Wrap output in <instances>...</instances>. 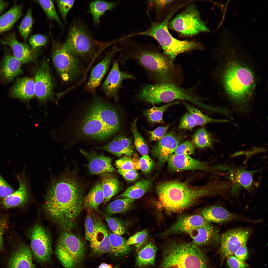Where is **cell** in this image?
Returning <instances> with one entry per match:
<instances>
[{"mask_svg": "<svg viewBox=\"0 0 268 268\" xmlns=\"http://www.w3.org/2000/svg\"><path fill=\"white\" fill-rule=\"evenodd\" d=\"M157 249L153 242L150 241L146 243L138 253L136 260L137 266L143 267L154 264Z\"/></svg>", "mask_w": 268, "mask_h": 268, "instance_id": "8d00e7d4", "label": "cell"}, {"mask_svg": "<svg viewBox=\"0 0 268 268\" xmlns=\"http://www.w3.org/2000/svg\"><path fill=\"white\" fill-rule=\"evenodd\" d=\"M119 59L113 60L111 70L101 87L106 96L113 99L116 102L119 99V93L123 81L133 79L135 77L129 72L122 71L119 68Z\"/></svg>", "mask_w": 268, "mask_h": 268, "instance_id": "2e32d148", "label": "cell"}, {"mask_svg": "<svg viewBox=\"0 0 268 268\" xmlns=\"http://www.w3.org/2000/svg\"><path fill=\"white\" fill-rule=\"evenodd\" d=\"M169 27L186 35H191L209 30L201 19L197 8L190 5L177 15L169 23Z\"/></svg>", "mask_w": 268, "mask_h": 268, "instance_id": "8fae6325", "label": "cell"}, {"mask_svg": "<svg viewBox=\"0 0 268 268\" xmlns=\"http://www.w3.org/2000/svg\"><path fill=\"white\" fill-rule=\"evenodd\" d=\"M119 57L122 64L131 60L136 61L155 84L174 83L173 62L152 44L142 43L129 38L124 39Z\"/></svg>", "mask_w": 268, "mask_h": 268, "instance_id": "277c9868", "label": "cell"}, {"mask_svg": "<svg viewBox=\"0 0 268 268\" xmlns=\"http://www.w3.org/2000/svg\"><path fill=\"white\" fill-rule=\"evenodd\" d=\"M234 256L239 259L244 261L247 258L248 252L246 245L241 247L235 253Z\"/></svg>", "mask_w": 268, "mask_h": 268, "instance_id": "94428289", "label": "cell"}, {"mask_svg": "<svg viewBox=\"0 0 268 268\" xmlns=\"http://www.w3.org/2000/svg\"><path fill=\"white\" fill-rule=\"evenodd\" d=\"M191 237L192 243L200 247L220 242L218 230L208 222L196 228L187 233Z\"/></svg>", "mask_w": 268, "mask_h": 268, "instance_id": "d4e9b609", "label": "cell"}, {"mask_svg": "<svg viewBox=\"0 0 268 268\" xmlns=\"http://www.w3.org/2000/svg\"><path fill=\"white\" fill-rule=\"evenodd\" d=\"M113 268L112 267V268Z\"/></svg>", "mask_w": 268, "mask_h": 268, "instance_id": "03108f58", "label": "cell"}, {"mask_svg": "<svg viewBox=\"0 0 268 268\" xmlns=\"http://www.w3.org/2000/svg\"><path fill=\"white\" fill-rule=\"evenodd\" d=\"M43 9L48 18L55 20L60 26L62 23L56 12L54 2L51 0L37 1Z\"/></svg>", "mask_w": 268, "mask_h": 268, "instance_id": "bcb514c9", "label": "cell"}, {"mask_svg": "<svg viewBox=\"0 0 268 268\" xmlns=\"http://www.w3.org/2000/svg\"><path fill=\"white\" fill-rule=\"evenodd\" d=\"M227 264L229 268H246L244 262L236 257L234 255L227 258Z\"/></svg>", "mask_w": 268, "mask_h": 268, "instance_id": "680465c9", "label": "cell"}, {"mask_svg": "<svg viewBox=\"0 0 268 268\" xmlns=\"http://www.w3.org/2000/svg\"><path fill=\"white\" fill-rule=\"evenodd\" d=\"M112 267L110 264L103 263L99 266L98 268H111Z\"/></svg>", "mask_w": 268, "mask_h": 268, "instance_id": "e7e4bbea", "label": "cell"}, {"mask_svg": "<svg viewBox=\"0 0 268 268\" xmlns=\"http://www.w3.org/2000/svg\"><path fill=\"white\" fill-rule=\"evenodd\" d=\"M118 171L126 180L133 181L138 177V174L136 170L135 169L123 170L118 169Z\"/></svg>", "mask_w": 268, "mask_h": 268, "instance_id": "91938a15", "label": "cell"}, {"mask_svg": "<svg viewBox=\"0 0 268 268\" xmlns=\"http://www.w3.org/2000/svg\"><path fill=\"white\" fill-rule=\"evenodd\" d=\"M227 170L226 177L232 184L230 191L232 195L237 193L241 188L249 193L252 192L254 185L253 171L247 170L244 167L229 168Z\"/></svg>", "mask_w": 268, "mask_h": 268, "instance_id": "d6986e66", "label": "cell"}, {"mask_svg": "<svg viewBox=\"0 0 268 268\" xmlns=\"http://www.w3.org/2000/svg\"><path fill=\"white\" fill-rule=\"evenodd\" d=\"M137 118L134 120L131 125V130L134 140V143L138 151L143 155H147L148 152V146L138 130L136 122Z\"/></svg>", "mask_w": 268, "mask_h": 268, "instance_id": "7bdbcfd3", "label": "cell"}, {"mask_svg": "<svg viewBox=\"0 0 268 268\" xmlns=\"http://www.w3.org/2000/svg\"><path fill=\"white\" fill-rule=\"evenodd\" d=\"M182 103L188 110L189 113L195 121L197 125L202 126L210 123L229 122V121L226 120H218L211 118L186 101H183Z\"/></svg>", "mask_w": 268, "mask_h": 268, "instance_id": "ab89813d", "label": "cell"}, {"mask_svg": "<svg viewBox=\"0 0 268 268\" xmlns=\"http://www.w3.org/2000/svg\"><path fill=\"white\" fill-rule=\"evenodd\" d=\"M194 151L193 144L187 140L180 144L175 150L174 154L190 156L193 154Z\"/></svg>", "mask_w": 268, "mask_h": 268, "instance_id": "681fc988", "label": "cell"}, {"mask_svg": "<svg viewBox=\"0 0 268 268\" xmlns=\"http://www.w3.org/2000/svg\"><path fill=\"white\" fill-rule=\"evenodd\" d=\"M8 4L7 2L4 0H0V15L3 10L7 7Z\"/></svg>", "mask_w": 268, "mask_h": 268, "instance_id": "be15d7a7", "label": "cell"}, {"mask_svg": "<svg viewBox=\"0 0 268 268\" xmlns=\"http://www.w3.org/2000/svg\"><path fill=\"white\" fill-rule=\"evenodd\" d=\"M202 216L204 219L210 223H223L235 221H243L256 223L257 220L231 212L223 207L213 206L207 207L201 211Z\"/></svg>", "mask_w": 268, "mask_h": 268, "instance_id": "7402d4cb", "label": "cell"}, {"mask_svg": "<svg viewBox=\"0 0 268 268\" xmlns=\"http://www.w3.org/2000/svg\"><path fill=\"white\" fill-rule=\"evenodd\" d=\"M32 258L29 247L21 244L12 254L9 261V268H35Z\"/></svg>", "mask_w": 268, "mask_h": 268, "instance_id": "f1b7e54d", "label": "cell"}, {"mask_svg": "<svg viewBox=\"0 0 268 268\" xmlns=\"http://www.w3.org/2000/svg\"><path fill=\"white\" fill-rule=\"evenodd\" d=\"M104 196L101 182L97 183L92 188L85 197L83 207L88 210L99 211V207L103 202Z\"/></svg>", "mask_w": 268, "mask_h": 268, "instance_id": "d6a6232c", "label": "cell"}, {"mask_svg": "<svg viewBox=\"0 0 268 268\" xmlns=\"http://www.w3.org/2000/svg\"><path fill=\"white\" fill-rule=\"evenodd\" d=\"M101 214L104 217L113 233L121 235L127 232L126 225L122 221L115 217Z\"/></svg>", "mask_w": 268, "mask_h": 268, "instance_id": "ee69618b", "label": "cell"}, {"mask_svg": "<svg viewBox=\"0 0 268 268\" xmlns=\"http://www.w3.org/2000/svg\"><path fill=\"white\" fill-rule=\"evenodd\" d=\"M167 161L168 168L173 172L194 170L214 171V167H211L208 163L198 160L190 156L173 154Z\"/></svg>", "mask_w": 268, "mask_h": 268, "instance_id": "e0dca14e", "label": "cell"}, {"mask_svg": "<svg viewBox=\"0 0 268 268\" xmlns=\"http://www.w3.org/2000/svg\"><path fill=\"white\" fill-rule=\"evenodd\" d=\"M227 186L223 180L212 181L200 186H193L177 180L168 181L156 188L160 204L166 210L178 212L189 208L201 198L225 194Z\"/></svg>", "mask_w": 268, "mask_h": 268, "instance_id": "3957f363", "label": "cell"}, {"mask_svg": "<svg viewBox=\"0 0 268 268\" xmlns=\"http://www.w3.org/2000/svg\"><path fill=\"white\" fill-rule=\"evenodd\" d=\"M7 224L6 218L4 217H0V249L2 245L3 235Z\"/></svg>", "mask_w": 268, "mask_h": 268, "instance_id": "6125c7cd", "label": "cell"}, {"mask_svg": "<svg viewBox=\"0 0 268 268\" xmlns=\"http://www.w3.org/2000/svg\"><path fill=\"white\" fill-rule=\"evenodd\" d=\"M85 189L75 175L68 172L54 179L48 188L44 209L66 231L73 228L83 208Z\"/></svg>", "mask_w": 268, "mask_h": 268, "instance_id": "7a4b0ae2", "label": "cell"}, {"mask_svg": "<svg viewBox=\"0 0 268 268\" xmlns=\"http://www.w3.org/2000/svg\"><path fill=\"white\" fill-rule=\"evenodd\" d=\"M160 268H210L207 258L200 247L192 243L174 241L164 251Z\"/></svg>", "mask_w": 268, "mask_h": 268, "instance_id": "5b68a950", "label": "cell"}, {"mask_svg": "<svg viewBox=\"0 0 268 268\" xmlns=\"http://www.w3.org/2000/svg\"><path fill=\"white\" fill-rule=\"evenodd\" d=\"M177 94L175 83H165L145 85L139 91L137 97L147 103L155 104L174 101Z\"/></svg>", "mask_w": 268, "mask_h": 268, "instance_id": "7c38bea8", "label": "cell"}, {"mask_svg": "<svg viewBox=\"0 0 268 268\" xmlns=\"http://www.w3.org/2000/svg\"><path fill=\"white\" fill-rule=\"evenodd\" d=\"M197 125L189 113H187L181 118L179 125L180 130L187 129L191 130Z\"/></svg>", "mask_w": 268, "mask_h": 268, "instance_id": "816d5d0a", "label": "cell"}, {"mask_svg": "<svg viewBox=\"0 0 268 268\" xmlns=\"http://www.w3.org/2000/svg\"><path fill=\"white\" fill-rule=\"evenodd\" d=\"M94 148L107 151L118 157L124 155L130 157L134 153L132 139L122 134L115 136L107 143L95 147Z\"/></svg>", "mask_w": 268, "mask_h": 268, "instance_id": "4316f807", "label": "cell"}, {"mask_svg": "<svg viewBox=\"0 0 268 268\" xmlns=\"http://www.w3.org/2000/svg\"><path fill=\"white\" fill-rule=\"evenodd\" d=\"M149 237L147 231L145 230L136 233L130 237L127 241L128 245L135 244L139 247L147 240Z\"/></svg>", "mask_w": 268, "mask_h": 268, "instance_id": "c3c4849f", "label": "cell"}, {"mask_svg": "<svg viewBox=\"0 0 268 268\" xmlns=\"http://www.w3.org/2000/svg\"><path fill=\"white\" fill-rule=\"evenodd\" d=\"M140 169L143 172L148 173L153 168L154 163L151 158L148 155H143L139 160Z\"/></svg>", "mask_w": 268, "mask_h": 268, "instance_id": "db71d44e", "label": "cell"}, {"mask_svg": "<svg viewBox=\"0 0 268 268\" xmlns=\"http://www.w3.org/2000/svg\"><path fill=\"white\" fill-rule=\"evenodd\" d=\"M194 145L201 148L212 146L213 140L210 134L203 128L198 129L193 135Z\"/></svg>", "mask_w": 268, "mask_h": 268, "instance_id": "b9f144b4", "label": "cell"}, {"mask_svg": "<svg viewBox=\"0 0 268 268\" xmlns=\"http://www.w3.org/2000/svg\"><path fill=\"white\" fill-rule=\"evenodd\" d=\"M172 14L167 15L161 22H152L147 29L136 33L135 35L148 36L154 38L161 46L164 54L173 62L179 54L198 48L199 46L192 41L177 39L171 35L168 30V24Z\"/></svg>", "mask_w": 268, "mask_h": 268, "instance_id": "8992f818", "label": "cell"}, {"mask_svg": "<svg viewBox=\"0 0 268 268\" xmlns=\"http://www.w3.org/2000/svg\"><path fill=\"white\" fill-rule=\"evenodd\" d=\"M85 251L83 242L66 231L61 235L56 247V254L65 268H73L83 259Z\"/></svg>", "mask_w": 268, "mask_h": 268, "instance_id": "9c48e42d", "label": "cell"}, {"mask_svg": "<svg viewBox=\"0 0 268 268\" xmlns=\"http://www.w3.org/2000/svg\"><path fill=\"white\" fill-rule=\"evenodd\" d=\"M47 41L46 37L41 34L32 35L29 40V42L31 48L33 49H35L39 47L45 45Z\"/></svg>", "mask_w": 268, "mask_h": 268, "instance_id": "9f6ffc18", "label": "cell"}, {"mask_svg": "<svg viewBox=\"0 0 268 268\" xmlns=\"http://www.w3.org/2000/svg\"><path fill=\"white\" fill-rule=\"evenodd\" d=\"M22 63L14 56L6 54L4 58L2 69L3 78L7 81H11L15 76L21 73Z\"/></svg>", "mask_w": 268, "mask_h": 268, "instance_id": "836d02e7", "label": "cell"}, {"mask_svg": "<svg viewBox=\"0 0 268 268\" xmlns=\"http://www.w3.org/2000/svg\"><path fill=\"white\" fill-rule=\"evenodd\" d=\"M223 81L227 93L237 102H243L248 99L254 87V78L252 71L236 62L230 64L227 68Z\"/></svg>", "mask_w": 268, "mask_h": 268, "instance_id": "52a82bcc", "label": "cell"}, {"mask_svg": "<svg viewBox=\"0 0 268 268\" xmlns=\"http://www.w3.org/2000/svg\"><path fill=\"white\" fill-rule=\"evenodd\" d=\"M183 139L181 135L172 131L165 135L153 146L152 153L158 159L160 165H163L167 161Z\"/></svg>", "mask_w": 268, "mask_h": 268, "instance_id": "ac0fdd59", "label": "cell"}, {"mask_svg": "<svg viewBox=\"0 0 268 268\" xmlns=\"http://www.w3.org/2000/svg\"><path fill=\"white\" fill-rule=\"evenodd\" d=\"M35 96L39 104L45 105L52 100L53 94V83L48 62L43 61L37 67L35 73Z\"/></svg>", "mask_w": 268, "mask_h": 268, "instance_id": "9a60e30c", "label": "cell"}, {"mask_svg": "<svg viewBox=\"0 0 268 268\" xmlns=\"http://www.w3.org/2000/svg\"><path fill=\"white\" fill-rule=\"evenodd\" d=\"M88 212L85 221V234L86 239L90 242L94 234V225L91 214V211L89 210Z\"/></svg>", "mask_w": 268, "mask_h": 268, "instance_id": "f907efd6", "label": "cell"}, {"mask_svg": "<svg viewBox=\"0 0 268 268\" xmlns=\"http://www.w3.org/2000/svg\"><path fill=\"white\" fill-rule=\"evenodd\" d=\"M22 6L14 5L0 17V34L10 29L22 14Z\"/></svg>", "mask_w": 268, "mask_h": 268, "instance_id": "e575fe53", "label": "cell"}, {"mask_svg": "<svg viewBox=\"0 0 268 268\" xmlns=\"http://www.w3.org/2000/svg\"><path fill=\"white\" fill-rule=\"evenodd\" d=\"M135 200L127 198L117 199L109 203L101 211H99L108 216L125 213L135 208V204L134 203Z\"/></svg>", "mask_w": 268, "mask_h": 268, "instance_id": "4dcf8cb0", "label": "cell"}, {"mask_svg": "<svg viewBox=\"0 0 268 268\" xmlns=\"http://www.w3.org/2000/svg\"><path fill=\"white\" fill-rule=\"evenodd\" d=\"M248 229L237 228L229 230L220 236L218 253L222 259L234 255L239 248L246 245L250 234Z\"/></svg>", "mask_w": 268, "mask_h": 268, "instance_id": "5bb4252c", "label": "cell"}, {"mask_svg": "<svg viewBox=\"0 0 268 268\" xmlns=\"http://www.w3.org/2000/svg\"><path fill=\"white\" fill-rule=\"evenodd\" d=\"M116 2H109L102 0H96L91 2L89 5V11L92 15L94 22L98 24L100 17L106 10L114 8Z\"/></svg>", "mask_w": 268, "mask_h": 268, "instance_id": "f35d334b", "label": "cell"}, {"mask_svg": "<svg viewBox=\"0 0 268 268\" xmlns=\"http://www.w3.org/2000/svg\"><path fill=\"white\" fill-rule=\"evenodd\" d=\"M119 50V49L113 48L92 68L89 79L85 85L86 91L93 95L96 93L97 88L108 69L113 56Z\"/></svg>", "mask_w": 268, "mask_h": 268, "instance_id": "cb8c5ba5", "label": "cell"}, {"mask_svg": "<svg viewBox=\"0 0 268 268\" xmlns=\"http://www.w3.org/2000/svg\"><path fill=\"white\" fill-rule=\"evenodd\" d=\"M64 44L73 54L85 62H89L96 54L92 38L82 25L70 28Z\"/></svg>", "mask_w": 268, "mask_h": 268, "instance_id": "30bf717a", "label": "cell"}, {"mask_svg": "<svg viewBox=\"0 0 268 268\" xmlns=\"http://www.w3.org/2000/svg\"><path fill=\"white\" fill-rule=\"evenodd\" d=\"M93 95L74 109L69 117L65 134L69 144L103 142L121 128V117L115 105L95 93Z\"/></svg>", "mask_w": 268, "mask_h": 268, "instance_id": "6da1fadb", "label": "cell"}, {"mask_svg": "<svg viewBox=\"0 0 268 268\" xmlns=\"http://www.w3.org/2000/svg\"><path fill=\"white\" fill-rule=\"evenodd\" d=\"M171 124L165 126H160L153 131H147L150 134V139L151 141H159L165 135Z\"/></svg>", "mask_w": 268, "mask_h": 268, "instance_id": "f5cc1de1", "label": "cell"}, {"mask_svg": "<svg viewBox=\"0 0 268 268\" xmlns=\"http://www.w3.org/2000/svg\"><path fill=\"white\" fill-rule=\"evenodd\" d=\"M92 215L94 225V231L90 242L91 248L93 252L97 254L110 252L111 248L107 227L101 219Z\"/></svg>", "mask_w": 268, "mask_h": 268, "instance_id": "ffe728a7", "label": "cell"}, {"mask_svg": "<svg viewBox=\"0 0 268 268\" xmlns=\"http://www.w3.org/2000/svg\"><path fill=\"white\" fill-rule=\"evenodd\" d=\"M130 157H125L118 160L115 162L116 167L123 170L139 169L140 168L139 160L135 158H132Z\"/></svg>", "mask_w": 268, "mask_h": 268, "instance_id": "7dc6e473", "label": "cell"}, {"mask_svg": "<svg viewBox=\"0 0 268 268\" xmlns=\"http://www.w3.org/2000/svg\"><path fill=\"white\" fill-rule=\"evenodd\" d=\"M80 151L87 159L88 169L91 174H98L117 171L112 165L110 158L93 151L88 152L82 149Z\"/></svg>", "mask_w": 268, "mask_h": 268, "instance_id": "484cf974", "label": "cell"}, {"mask_svg": "<svg viewBox=\"0 0 268 268\" xmlns=\"http://www.w3.org/2000/svg\"><path fill=\"white\" fill-rule=\"evenodd\" d=\"M19 184L16 191L10 195L1 199V203L6 208L22 206L28 201L30 191L26 177L24 172L16 175Z\"/></svg>", "mask_w": 268, "mask_h": 268, "instance_id": "603a6c76", "label": "cell"}, {"mask_svg": "<svg viewBox=\"0 0 268 268\" xmlns=\"http://www.w3.org/2000/svg\"><path fill=\"white\" fill-rule=\"evenodd\" d=\"M109 232L110 252L117 256H121L128 254L130 250V246L127 244V241L121 235Z\"/></svg>", "mask_w": 268, "mask_h": 268, "instance_id": "74e56055", "label": "cell"}, {"mask_svg": "<svg viewBox=\"0 0 268 268\" xmlns=\"http://www.w3.org/2000/svg\"><path fill=\"white\" fill-rule=\"evenodd\" d=\"M101 185L104 196L103 202L105 204L120 190V184L117 179L111 173H105L101 175Z\"/></svg>", "mask_w": 268, "mask_h": 268, "instance_id": "d590c367", "label": "cell"}, {"mask_svg": "<svg viewBox=\"0 0 268 268\" xmlns=\"http://www.w3.org/2000/svg\"><path fill=\"white\" fill-rule=\"evenodd\" d=\"M153 179H142L128 187L123 193L115 199L127 198L135 200L141 197L150 190Z\"/></svg>", "mask_w": 268, "mask_h": 268, "instance_id": "1f68e13d", "label": "cell"}, {"mask_svg": "<svg viewBox=\"0 0 268 268\" xmlns=\"http://www.w3.org/2000/svg\"><path fill=\"white\" fill-rule=\"evenodd\" d=\"M2 43L11 48L14 56L23 64L32 60L35 56L34 50L27 44L20 42L16 39L14 33L5 36L1 41Z\"/></svg>", "mask_w": 268, "mask_h": 268, "instance_id": "83f0119b", "label": "cell"}, {"mask_svg": "<svg viewBox=\"0 0 268 268\" xmlns=\"http://www.w3.org/2000/svg\"><path fill=\"white\" fill-rule=\"evenodd\" d=\"M11 94L14 98L28 101L35 96L34 78H20L16 82L11 90Z\"/></svg>", "mask_w": 268, "mask_h": 268, "instance_id": "f546056e", "label": "cell"}, {"mask_svg": "<svg viewBox=\"0 0 268 268\" xmlns=\"http://www.w3.org/2000/svg\"><path fill=\"white\" fill-rule=\"evenodd\" d=\"M14 192L13 188L9 184L0 174V197L4 198Z\"/></svg>", "mask_w": 268, "mask_h": 268, "instance_id": "6f0895ef", "label": "cell"}, {"mask_svg": "<svg viewBox=\"0 0 268 268\" xmlns=\"http://www.w3.org/2000/svg\"><path fill=\"white\" fill-rule=\"evenodd\" d=\"M33 23L32 10L29 8L18 27L20 34L25 41L31 32Z\"/></svg>", "mask_w": 268, "mask_h": 268, "instance_id": "f6af8a7d", "label": "cell"}, {"mask_svg": "<svg viewBox=\"0 0 268 268\" xmlns=\"http://www.w3.org/2000/svg\"><path fill=\"white\" fill-rule=\"evenodd\" d=\"M74 0H58L57 2L61 14L66 21L67 14L72 7Z\"/></svg>", "mask_w": 268, "mask_h": 268, "instance_id": "11a10c76", "label": "cell"}, {"mask_svg": "<svg viewBox=\"0 0 268 268\" xmlns=\"http://www.w3.org/2000/svg\"><path fill=\"white\" fill-rule=\"evenodd\" d=\"M29 236L32 252L36 261L44 263L49 260L52 253L50 235L43 226L34 225L30 230Z\"/></svg>", "mask_w": 268, "mask_h": 268, "instance_id": "4fadbf2b", "label": "cell"}, {"mask_svg": "<svg viewBox=\"0 0 268 268\" xmlns=\"http://www.w3.org/2000/svg\"><path fill=\"white\" fill-rule=\"evenodd\" d=\"M178 103V101H174L160 107H153L144 110L143 114L151 122L162 123L163 122V115L164 112L170 106Z\"/></svg>", "mask_w": 268, "mask_h": 268, "instance_id": "60d3db41", "label": "cell"}, {"mask_svg": "<svg viewBox=\"0 0 268 268\" xmlns=\"http://www.w3.org/2000/svg\"><path fill=\"white\" fill-rule=\"evenodd\" d=\"M208 222L200 215H181L171 226L161 233L160 236H168L182 233L187 234L191 230Z\"/></svg>", "mask_w": 268, "mask_h": 268, "instance_id": "44dd1931", "label": "cell"}, {"mask_svg": "<svg viewBox=\"0 0 268 268\" xmlns=\"http://www.w3.org/2000/svg\"><path fill=\"white\" fill-rule=\"evenodd\" d=\"M52 57L54 66L64 81H77L81 77L85 70L83 62L71 52L64 44L53 42Z\"/></svg>", "mask_w": 268, "mask_h": 268, "instance_id": "ba28073f", "label": "cell"}]
</instances>
